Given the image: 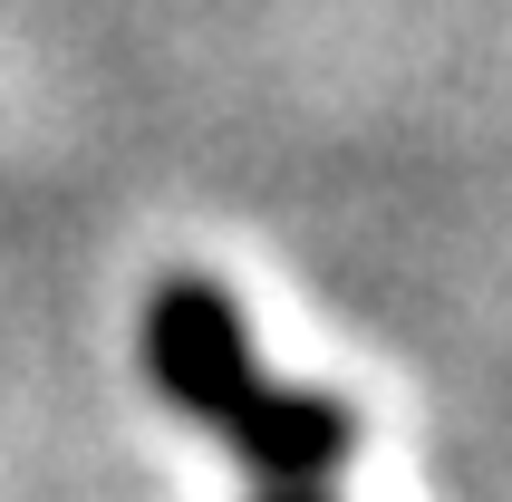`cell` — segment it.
<instances>
[{
  "label": "cell",
  "mask_w": 512,
  "mask_h": 502,
  "mask_svg": "<svg viewBox=\"0 0 512 502\" xmlns=\"http://www.w3.org/2000/svg\"><path fill=\"white\" fill-rule=\"evenodd\" d=\"M136 348H145L155 396H165L184 425L223 435L232 464H242L261 493H319V483L358 454V416H348L329 387H281V377L252 367V329H242V300H232L223 280H203V271L165 280V290L145 300Z\"/></svg>",
  "instance_id": "cell-1"
},
{
  "label": "cell",
  "mask_w": 512,
  "mask_h": 502,
  "mask_svg": "<svg viewBox=\"0 0 512 502\" xmlns=\"http://www.w3.org/2000/svg\"><path fill=\"white\" fill-rule=\"evenodd\" d=\"M261 502H329V493H261Z\"/></svg>",
  "instance_id": "cell-2"
}]
</instances>
